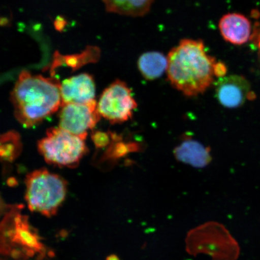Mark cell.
Instances as JSON below:
<instances>
[{
  "mask_svg": "<svg viewBox=\"0 0 260 260\" xmlns=\"http://www.w3.org/2000/svg\"><path fill=\"white\" fill-rule=\"evenodd\" d=\"M168 60V79L185 96L203 94L213 84L217 61L207 53L202 41L181 40L169 53Z\"/></svg>",
  "mask_w": 260,
  "mask_h": 260,
  "instance_id": "obj_1",
  "label": "cell"
},
{
  "mask_svg": "<svg viewBox=\"0 0 260 260\" xmlns=\"http://www.w3.org/2000/svg\"><path fill=\"white\" fill-rule=\"evenodd\" d=\"M60 86L54 76L22 71L11 93L16 119L30 128L57 112L62 105Z\"/></svg>",
  "mask_w": 260,
  "mask_h": 260,
  "instance_id": "obj_2",
  "label": "cell"
},
{
  "mask_svg": "<svg viewBox=\"0 0 260 260\" xmlns=\"http://www.w3.org/2000/svg\"><path fill=\"white\" fill-rule=\"evenodd\" d=\"M25 183L28 209L44 216H54L66 198V180L43 168L28 174Z\"/></svg>",
  "mask_w": 260,
  "mask_h": 260,
  "instance_id": "obj_3",
  "label": "cell"
},
{
  "mask_svg": "<svg viewBox=\"0 0 260 260\" xmlns=\"http://www.w3.org/2000/svg\"><path fill=\"white\" fill-rule=\"evenodd\" d=\"M44 251L43 244L28 217L15 208L6 214L2 225V252L15 259H26Z\"/></svg>",
  "mask_w": 260,
  "mask_h": 260,
  "instance_id": "obj_4",
  "label": "cell"
},
{
  "mask_svg": "<svg viewBox=\"0 0 260 260\" xmlns=\"http://www.w3.org/2000/svg\"><path fill=\"white\" fill-rule=\"evenodd\" d=\"M38 148L47 164L60 167H77L87 151L84 140L59 127L48 129Z\"/></svg>",
  "mask_w": 260,
  "mask_h": 260,
  "instance_id": "obj_5",
  "label": "cell"
},
{
  "mask_svg": "<svg viewBox=\"0 0 260 260\" xmlns=\"http://www.w3.org/2000/svg\"><path fill=\"white\" fill-rule=\"evenodd\" d=\"M138 104L127 84L120 80L114 81L103 91L97 103L101 116L112 124L128 121Z\"/></svg>",
  "mask_w": 260,
  "mask_h": 260,
  "instance_id": "obj_6",
  "label": "cell"
},
{
  "mask_svg": "<svg viewBox=\"0 0 260 260\" xmlns=\"http://www.w3.org/2000/svg\"><path fill=\"white\" fill-rule=\"evenodd\" d=\"M101 119L97 102L66 104L61 106L58 120L59 128L85 141L88 132Z\"/></svg>",
  "mask_w": 260,
  "mask_h": 260,
  "instance_id": "obj_7",
  "label": "cell"
},
{
  "mask_svg": "<svg viewBox=\"0 0 260 260\" xmlns=\"http://www.w3.org/2000/svg\"><path fill=\"white\" fill-rule=\"evenodd\" d=\"M214 86L217 100L227 108H237L243 106L246 100L254 97L249 81L239 75L219 78Z\"/></svg>",
  "mask_w": 260,
  "mask_h": 260,
  "instance_id": "obj_8",
  "label": "cell"
},
{
  "mask_svg": "<svg viewBox=\"0 0 260 260\" xmlns=\"http://www.w3.org/2000/svg\"><path fill=\"white\" fill-rule=\"evenodd\" d=\"M60 89L62 105L86 104L95 101V81L89 74H80L64 80L60 82Z\"/></svg>",
  "mask_w": 260,
  "mask_h": 260,
  "instance_id": "obj_9",
  "label": "cell"
},
{
  "mask_svg": "<svg viewBox=\"0 0 260 260\" xmlns=\"http://www.w3.org/2000/svg\"><path fill=\"white\" fill-rule=\"evenodd\" d=\"M219 28L224 40L234 45L245 44L251 38V22L238 13L223 15L219 21Z\"/></svg>",
  "mask_w": 260,
  "mask_h": 260,
  "instance_id": "obj_10",
  "label": "cell"
},
{
  "mask_svg": "<svg viewBox=\"0 0 260 260\" xmlns=\"http://www.w3.org/2000/svg\"><path fill=\"white\" fill-rule=\"evenodd\" d=\"M174 154L179 161L194 167H204L211 160L210 149L192 140H186L182 143L175 148Z\"/></svg>",
  "mask_w": 260,
  "mask_h": 260,
  "instance_id": "obj_11",
  "label": "cell"
},
{
  "mask_svg": "<svg viewBox=\"0 0 260 260\" xmlns=\"http://www.w3.org/2000/svg\"><path fill=\"white\" fill-rule=\"evenodd\" d=\"M106 11L121 15L141 17L150 11L154 0H102Z\"/></svg>",
  "mask_w": 260,
  "mask_h": 260,
  "instance_id": "obj_12",
  "label": "cell"
},
{
  "mask_svg": "<svg viewBox=\"0 0 260 260\" xmlns=\"http://www.w3.org/2000/svg\"><path fill=\"white\" fill-rule=\"evenodd\" d=\"M168 57L157 51H149L141 55L138 67L142 76L147 80L160 78L167 71Z\"/></svg>",
  "mask_w": 260,
  "mask_h": 260,
  "instance_id": "obj_13",
  "label": "cell"
},
{
  "mask_svg": "<svg viewBox=\"0 0 260 260\" xmlns=\"http://www.w3.org/2000/svg\"><path fill=\"white\" fill-rule=\"evenodd\" d=\"M100 57V50L96 47H90L81 54L63 56L59 53L54 54V61L51 67V72L57 67L67 65L73 68H78L90 62H95Z\"/></svg>",
  "mask_w": 260,
  "mask_h": 260,
  "instance_id": "obj_14",
  "label": "cell"
},
{
  "mask_svg": "<svg viewBox=\"0 0 260 260\" xmlns=\"http://www.w3.org/2000/svg\"><path fill=\"white\" fill-rule=\"evenodd\" d=\"M1 145L2 157L9 161L14 160L21 149L20 138L15 132H9L3 135Z\"/></svg>",
  "mask_w": 260,
  "mask_h": 260,
  "instance_id": "obj_15",
  "label": "cell"
},
{
  "mask_svg": "<svg viewBox=\"0 0 260 260\" xmlns=\"http://www.w3.org/2000/svg\"><path fill=\"white\" fill-rule=\"evenodd\" d=\"M108 136L102 132H97L93 135V141L97 147L102 148L109 142Z\"/></svg>",
  "mask_w": 260,
  "mask_h": 260,
  "instance_id": "obj_16",
  "label": "cell"
},
{
  "mask_svg": "<svg viewBox=\"0 0 260 260\" xmlns=\"http://www.w3.org/2000/svg\"><path fill=\"white\" fill-rule=\"evenodd\" d=\"M227 72V68L226 65L220 61H217L214 66V74L215 76L218 78L223 77L225 76Z\"/></svg>",
  "mask_w": 260,
  "mask_h": 260,
  "instance_id": "obj_17",
  "label": "cell"
},
{
  "mask_svg": "<svg viewBox=\"0 0 260 260\" xmlns=\"http://www.w3.org/2000/svg\"><path fill=\"white\" fill-rule=\"evenodd\" d=\"M106 260H120V259L118 258V256H117L116 255H112L109 256L107 258Z\"/></svg>",
  "mask_w": 260,
  "mask_h": 260,
  "instance_id": "obj_18",
  "label": "cell"
},
{
  "mask_svg": "<svg viewBox=\"0 0 260 260\" xmlns=\"http://www.w3.org/2000/svg\"><path fill=\"white\" fill-rule=\"evenodd\" d=\"M258 45L259 48H260V34H259L258 40Z\"/></svg>",
  "mask_w": 260,
  "mask_h": 260,
  "instance_id": "obj_19",
  "label": "cell"
}]
</instances>
